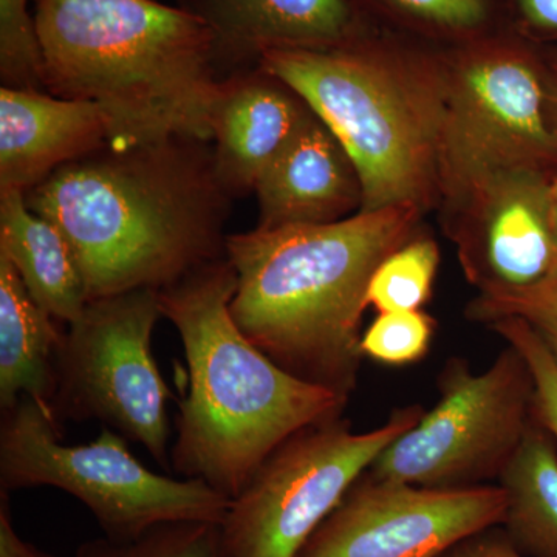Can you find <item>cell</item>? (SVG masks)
I'll return each instance as SVG.
<instances>
[{
	"label": "cell",
	"instance_id": "d4e9b609",
	"mask_svg": "<svg viewBox=\"0 0 557 557\" xmlns=\"http://www.w3.org/2000/svg\"><path fill=\"white\" fill-rule=\"evenodd\" d=\"M487 327L525 359L534 384V416L557 442V362L547 344L522 319H496Z\"/></svg>",
	"mask_w": 557,
	"mask_h": 557
},
{
	"label": "cell",
	"instance_id": "5bb4252c",
	"mask_svg": "<svg viewBox=\"0 0 557 557\" xmlns=\"http://www.w3.org/2000/svg\"><path fill=\"white\" fill-rule=\"evenodd\" d=\"M309 112L302 98L262 67L222 79L211 143L215 172L233 199L255 193Z\"/></svg>",
	"mask_w": 557,
	"mask_h": 557
},
{
	"label": "cell",
	"instance_id": "6da1fadb",
	"mask_svg": "<svg viewBox=\"0 0 557 557\" xmlns=\"http://www.w3.org/2000/svg\"><path fill=\"white\" fill-rule=\"evenodd\" d=\"M209 145L182 137L104 145L25 194L28 208L67 240L89 300L161 292L226 258L233 197Z\"/></svg>",
	"mask_w": 557,
	"mask_h": 557
},
{
	"label": "cell",
	"instance_id": "e0dca14e",
	"mask_svg": "<svg viewBox=\"0 0 557 557\" xmlns=\"http://www.w3.org/2000/svg\"><path fill=\"white\" fill-rule=\"evenodd\" d=\"M0 255L10 260L40 309L62 324L75 321L89 304L67 240L28 208L22 190H0Z\"/></svg>",
	"mask_w": 557,
	"mask_h": 557
},
{
	"label": "cell",
	"instance_id": "9a60e30c",
	"mask_svg": "<svg viewBox=\"0 0 557 557\" xmlns=\"http://www.w3.org/2000/svg\"><path fill=\"white\" fill-rule=\"evenodd\" d=\"M180 7L211 28L220 75L259 67L270 50L329 49L355 36L347 0H182Z\"/></svg>",
	"mask_w": 557,
	"mask_h": 557
},
{
	"label": "cell",
	"instance_id": "484cf974",
	"mask_svg": "<svg viewBox=\"0 0 557 557\" xmlns=\"http://www.w3.org/2000/svg\"><path fill=\"white\" fill-rule=\"evenodd\" d=\"M413 20L443 32H474L486 21V0H387Z\"/></svg>",
	"mask_w": 557,
	"mask_h": 557
},
{
	"label": "cell",
	"instance_id": "277c9868",
	"mask_svg": "<svg viewBox=\"0 0 557 557\" xmlns=\"http://www.w3.org/2000/svg\"><path fill=\"white\" fill-rule=\"evenodd\" d=\"M237 273L226 258L159 292L185 350L171 463L233 500L260 465L302 429L343 417L347 399L292 375L237 327Z\"/></svg>",
	"mask_w": 557,
	"mask_h": 557
},
{
	"label": "cell",
	"instance_id": "2e32d148",
	"mask_svg": "<svg viewBox=\"0 0 557 557\" xmlns=\"http://www.w3.org/2000/svg\"><path fill=\"white\" fill-rule=\"evenodd\" d=\"M100 106L47 91L0 89V190L27 194L70 161L109 143Z\"/></svg>",
	"mask_w": 557,
	"mask_h": 557
},
{
	"label": "cell",
	"instance_id": "8fae6325",
	"mask_svg": "<svg viewBox=\"0 0 557 557\" xmlns=\"http://www.w3.org/2000/svg\"><path fill=\"white\" fill-rule=\"evenodd\" d=\"M507 497L493 485L438 490L372 478L354 483L298 557H442L500 527Z\"/></svg>",
	"mask_w": 557,
	"mask_h": 557
},
{
	"label": "cell",
	"instance_id": "5b68a950",
	"mask_svg": "<svg viewBox=\"0 0 557 557\" xmlns=\"http://www.w3.org/2000/svg\"><path fill=\"white\" fill-rule=\"evenodd\" d=\"M259 67L302 98L347 150L361 178L359 211L426 207L438 189L446 62L354 36L329 49L270 50Z\"/></svg>",
	"mask_w": 557,
	"mask_h": 557
},
{
	"label": "cell",
	"instance_id": "9c48e42d",
	"mask_svg": "<svg viewBox=\"0 0 557 557\" xmlns=\"http://www.w3.org/2000/svg\"><path fill=\"white\" fill-rule=\"evenodd\" d=\"M437 405L376 457L372 478L438 490L497 483L534 413L525 359L508 346L483 372L450 358L438 375Z\"/></svg>",
	"mask_w": 557,
	"mask_h": 557
},
{
	"label": "cell",
	"instance_id": "4dcf8cb0",
	"mask_svg": "<svg viewBox=\"0 0 557 557\" xmlns=\"http://www.w3.org/2000/svg\"><path fill=\"white\" fill-rule=\"evenodd\" d=\"M549 209H552L553 234L557 245V172L553 177L552 189H549Z\"/></svg>",
	"mask_w": 557,
	"mask_h": 557
},
{
	"label": "cell",
	"instance_id": "f1b7e54d",
	"mask_svg": "<svg viewBox=\"0 0 557 557\" xmlns=\"http://www.w3.org/2000/svg\"><path fill=\"white\" fill-rule=\"evenodd\" d=\"M528 27L541 35L557 36V0H518Z\"/></svg>",
	"mask_w": 557,
	"mask_h": 557
},
{
	"label": "cell",
	"instance_id": "ac0fdd59",
	"mask_svg": "<svg viewBox=\"0 0 557 557\" xmlns=\"http://www.w3.org/2000/svg\"><path fill=\"white\" fill-rule=\"evenodd\" d=\"M62 322L33 300L5 256L0 255V409L22 397L49 406L57 391L54 358Z\"/></svg>",
	"mask_w": 557,
	"mask_h": 557
},
{
	"label": "cell",
	"instance_id": "ba28073f",
	"mask_svg": "<svg viewBox=\"0 0 557 557\" xmlns=\"http://www.w3.org/2000/svg\"><path fill=\"white\" fill-rule=\"evenodd\" d=\"M160 318L153 289L89 300L58 347L50 412L60 424L98 421L171 469L168 401L174 394L152 354Z\"/></svg>",
	"mask_w": 557,
	"mask_h": 557
},
{
	"label": "cell",
	"instance_id": "30bf717a",
	"mask_svg": "<svg viewBox=\"0 0 557 557\" xmlns=\"http://www.w3.org/2000/svg\"><path fill=\"white\" fill-rule=\"evenodd\" d=\"M424 412L406 406L369 432L333 418L282 443L231 500L220 523L225 556L298 557L354 483Z\"/></svg>",
	"mask_w": 557,
	"mask_h": 557
},
{
	"label": "cell",
	"instance_id": "d6986e66",
	"mask_svg": "<svg viewBox=\"0 0 557 557\" xmlns=\"http://www.w3.org/2000/svg\"><path fill=\"white\" fill-rule=\"evenodd\" d=\"M507 497L502 530L525 557H557V442L533 413L497 480Z\"/></svg>",
	"mask_w": 557,
	"mask_h": 557
},
{
	"label": "cell",
	"instance_id": "4fadbf2b",
	"mask_svg": "<svg viewBox=\"0 0 557 557\" xmlns=\"http://www.w3.org/2000/svg\"><path fill=\"white\" fill-rule=\"evenodd\" d=\"M255 193L262 230L339 222L362 205L354 161L311 110L263 172Z\"/></svg>",
	"mask_w": 557,
	"mask_h": 557
},
{
	"label": "cell",
	"instance_id": "7402d4cb",
	"mask_svg": "<svg viewBox=\"0 0 557 557\" xmlns=\"http://www.w3.org/2000/svg\"><path fill=\"white\" fill-rule=\"evenodd\" d=\"M467 317L485 325L502 318L522 319L557 362V274L528 287L480 289L467 307Z\"/></svg>",
	"mask_w": 557,
	"mask_h": 557
},
{
	"label": "cell",
	"instance_id": "4316f807",
	"mask_svg": "<svg viewBox=\"0 0 557 557\" xmlns=\"http://www.w3.org/2000/svg\"><path fill=\"white\" fill-rule=\"evenodd\" d=\"M442 557H525L519 552L500 527L490 528L460 542Z\"/></svg>",
	"mask_w": 557,
	"mask_h": 557
},
{
	"label": "cell",
	"instance_id": "44dd1931",
	"mask_svg": "<svg viewBox=\"0 0 557 557\" xmlns=\"http://www.w3.org/2000/svg\"><path fill=\"white\" fill-rule=\"evenodd\" d=\"M75 557H226L220 525L209 522L161 523L134 541L91 539L76 548Z\"/></svg>",
	"mask_w": 557,
	"mask_h": 557
},
{
	"label": "cell",
	"instance_id": "7c38bea8",
	"mask_svg": "<svg viewBox=\"0 0 557 557\" xmlns=\"http://www.w3.org/2000/svg\"><path fill=\"white\" fill-rule=\"evenodd\" d=\"M555 174L505 172L458 208L453 239L465 273L480 289L528 287L557 274L549 209Z\"/></svg>",
	"mask_w": 557,
	"mask_h": 557
},
{
	"label": "cell",
	"instance_id": "603a6c76",
	"mask_svg": "<svg viewBox=\"0 0 557 557\" xmlns=\"http://www.w3.org/2000/svg\"><path fill=\"white\" fill-rule=\"evenodd\" d=\"M0 81L10 89L46 91L30 0H0Z\"/></svg>",
	"mask_w": 557,
	"mask_h": 557
},
{
	"label": "cell",
	"instance_id": "cb8c5ba5",
	"mask_svg": "<svg viewBox=\"0 0 557 557\" xmlns=\"http://www.w3.org/2000/svg\"><path fill=\"white\" fill-rule=\"evenodd\" d=\"M435 319L421 310L384 311L361 335L362 357L384 366L416 364L431 350Z\"/></svg>",
	"mask_w": 557,
	"mask_h": 557
},
{
	"label": "cell",
	"instance_id": "83f0119b",
	"mask_svg": "<svg viewBox=\"0 0 557 557\" xmlns=\"http://www.w3.org/2000/svg\"><path fill=\"white\" fill-rule=\"evenodd\" d=\"M0 557H60L44 552L17 533L11 519L10 493L0 487Z\"/></svg>",
	"mask_w": 557,
	"mask_h": 557
},
{
	"label": "cell",
	"instance_id": "f546056e",
	"mask_svg": "<svg viewBox=\"0 0 557 557\" xmlns=\"http://www.w3.org/2000/svg\"><path fill=\"white\" fill-rule=\"evenodd\" d=\"M548 73V109L553 132L557 139V50L545 54Z\"/></svg>",
	"mask_w": 557,
	"mask_h": 557
},
{
	"label": "cell",
	"instance_id": "52a82bcc",
	"mask_svg": "<svg viewBox=\"0 0 557 557\" xmlns=\"http://www.w3.org/2000/svg\"><path fill=\"white\" fill-rule=\"evenodd\" d=\"M519 170L557 172L545 54L512 39L468 44L446 62L438 190L458 209Z\"/></svg>",
	"mask_w": 557,
	"mask_h": 557
},
{
	"label": "cell",
	"instance_id": "8992f818",
	"mask_svg": "<svg viewBox=\"0 0 557 557\" xmlns=\"http://www.w3.org/2000/svg\"><path fill=\"white\" fill-rule=\"evenodd\" d=\"M61 424L38 399L22 397L0 418V487L65 491L97 519L110 541H134L161 523H220L231 498L200 479L146 468L119 432L102 428L87 445H64Z\"/></svg>",
	"mask_w": 557,
	"mask_h": 557
},
{
	"label": "cell",
	"instance_id": "7a4b0ae2",
	"mask_svg": "<svg viewBox=\"0 0 557 557\" xmlns=\"http://www.w3.org/2000/svg\"><path fill=\"white\" fill-rule=\"evenodd\" d=\"M421 209L358 211L324 225L228 234L240 332L292 375L350 399L362 357L370 278L413 237Z\"/></svg>",
	"mask_w": 557,
	"mask_h": 557
},
{
	"label": "cell",
	"instance_id": "3957f363",
	"mask_svg": "<svg viewBox=\"0 0 557 557\" xmlns=\"http://www.w3.org/2000/svg\"><path fill=\"white\" fill-rule=\"evenodd\" d=\"M47 94L100 106L113 149L211 143L222 89L207 22L157 0H35Z\"/></svg>",
	"mask_w": 557,
	"mask_h": 557
},
{
	"label": "cell",
	"instance_id": "ffe728a7",
	"mask_svg": "<svg viewBox=\"0 0 557 557\" xmlns=\"http://www.w3.org/2000/svg\"><path fill=\"white\" fill-rule=\"evenodd\" d=\"M440 265L437 242L416 237L395 249L370 278L368 304L379 313L421 310L431 298Z\"/></svg>",
	"mask_w": 557,
	"mask_h": 557
}]
</instances>
